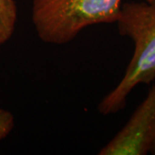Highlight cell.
I'll use <instances>...</instances> for the list:
<instances>
[{
    "label": "cell",
    "instance_id": "cell-1",
    "mask_svg": "<svg viewBox=\"0 0 155 155\" xmlns=\"http://www.w3.org/2000/svg\"><path fill=\"white\" fill-rule=\"evenodd\" d=\"M116 23L119 34L132 40L134 49L121 81L98 104L97 110L104 116L123 110L134 89L155 79V5L147 2L123 3Z\"/></svg>",
    "mask_w": 155,
    "mask_h": 155
},
{
    "label": "cell",
    "instance_id": "cell-2",
    "mask_svg": "<svg viewBox=\"0 0 155 155\" xmlns=\"http://www.w3.org/2000/svg\"><path fill=\"white\" fill-rule=\"evenodd\" d=\"M122 0H33L32 22L41 41L64 45L84 28L116 22Z\"/></svg>",
    "mask_w": 155,
    "mask_h": 155
},
{
    "label": "cell",
    "instance_id": "cell-3",
    "mask_svg": "<svg viewBox=\"0 0 155 155\" xmlns=\"http://www.w3.org/2000/svg\"><path fill=\"white\" fill-rule=\"evenodd\" d=\"M155 138V84L124 127L100 150L99 155H145Z\"/></svg>",
    "mask_w": 155,
    "mask_h": 155
},
{
    "label": "cell",
    "instance_id": "cell-4",
    "mask_svg": "<svg viewBox=\"0 0 155 155\" xmlns=\"http://www.w3.org/2000/svg\"><path fill=\"white\" fill-rule=\"evenodd\" d=\"M17 22V6L15 0H0V46L12 37Z\"/></svg>",
    "mask_w": 155,
    "mask_h": 155
},
{
    "label": "cell",
    "instance_id": "cell-5",
    "mask_svg": "<svg viewBox=\"0 0 155 155\" xmlns=\"http://www.w3.org/2000/svg\"><path fill=\"white\" fill-rule=\"evenodd\" d=\"M15 127V117L11 111L0 108V140L9 135Z\"/></svg>",
    "mask_w": 155,
    "mask_h": 155
},
{
    "label": "cell",
    "instance_id": "cell-6",
    "mask_svg": "<svg viewBox=\"0 0 155 155\" xmlns=\"http://www.w3.org/2000/svg\"><path fill=\"white\" fill-rule=\"evenodd\" d=\"M150 153H151L152 154L155 155V138H154V140H153V144H152V147H151Z\"/></svg>",
    "mask_w": 155,
    "mask_h": 155
},
{
    "label": "cell",
    "instance_id": "cell-7",
    "mask_svg": "<svg viewBox=\"0 0 155 155\" xmlns=\"http://www.w3.org/2000/svg\"><path fill=\"white\" fill-rule=\"evenodd\" d=\"M146 2L152 5H155V0H146Z\"/></svg>",
    "mask_w": 155,
    "mask_h": 155
}]
</instances>
